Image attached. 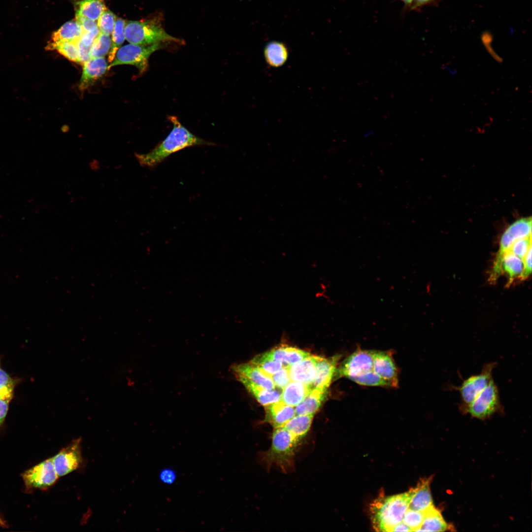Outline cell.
I'll return each instance as SVG.
<instances>
[{"label": "cell", "instance_id": "4", "mask_svg": "<svg viewBox=\"0 0 532 532\" xmlns=\"http://www.w3.org/2000/svg\"><path fill=\"white\" fill-rule=\"evenodd\" d=\"M163 21L160 14L140 21H128L125 27V38L131 44L144 46L166 42L184 44L182 39L166 32Z\"/></svg>", "mask_w": 532, "mask_h": 532}, {"label": "cell", "instance_id": "39", "mask_svg": "<svg viewBox=\"0 0 532 532\" xmlns=\"http://www.w3.org/2000/svg\"><path fill=\"white\" fill-rule=\"evenodd\" d=\"M523 271L519 278L521 280L527 279L532 272V247L529 250L523 260Z\"/></svg>", "mask_w": 532, "mask_h": 532}, {"label": "cell", "instance_id": "47", "mask_svg": "<svg viewBox=\"0 0 532 532\" xmlns=\"http://www.w3.org/2000/svg\"><path fill=\"white\" fill-rule=\"evenodd\" d=\"M0 526L2 527H4V528L7 527V525H6L5 521H3L0 517Z\"/></svg>", "mask_w": 532, "mask_h": 532}, {"label": "cell", "instance_id": "37", "mask_svg": "<svg viewBox=\"0 0 532 532\" xmlns=\"http://www.w3.org/2000/svg\"><path fill=\"white\" fill-rule=\"evenodd\" d=\"M271 377L275 387L282 390L291 382L288 366H283Z\"/></svg>", "mask_w": 532, "mask_h": 532}, {"label": "cell", "instance_id": "26", "mask_svg": "<svg viewBox=\"0 0 532 532\" xmlns=\"http://www.w3.org/2000/svg\"><path fill=\"white\" fill-rule=\"evenodd\" d=\"M264 55L269 66L279 67L286 62L288 51L287 47L283 43L272 41L266 45L264 50Z\"/></svg>", "mask_w": 532, "mask_h": 532}, {"label": "cell", "instance_id": "17", "mask_svg": "<svg viewBox=\"0 0 532 532\" xmlns=\"http://www.w3.org/2000/svg\"><path fill=\"white\" fill-rule=\"evenodd\" d=\"M432 477L421 479L414 487L409 509L425 512L433 506L430 489Z\"/></svg>", "mask_w": 532, "mask_h": 532}, {"label": "cell", "instance_id": "38", "mask_svg": "<svg viewBox=\"0 0 532 532\" xmlns=\"http://www.w3.org/2000/svg\"><path fill=\"white\" fill-rule=\"evenodd\" d=\"M76 20L80 25L83 32H93L99 29L95 20L82 16H76Z\"/></svg>", "mask_w": 532, "mask_h": 532}, {"label": "cell", "instance_id": "12", "mask_svg": "<svg viewBox=\"0 0 532 532\" xmlns=\"http://www.w3.org/2000/svg\"><path fill=\"white\" fill-rule=\"evenodd\" d=\"M373 370L390 387H397V369L390 354L386 352L372 351Z\"/></svg>", "mask_w": 532, "mask_h": 532}, {"label": "cell", "instance_id": "22", "mask_svg": "<svg viewBox=\"0 0 532 532\" xmlns=\"http://www.w3.org/2000/svg\"><path fill=\"white\" fill-rule=\"evenodd\" d=\"M311 388L309 385L291 381L282 390L280 400L295 407L303 399Z\"/></svg>", "mask_w": 532, "mask_h": 532}, {"label": "cell", "instance_id": "5", "mask_svg": "<svg viewBox=\"0 0 532 532\" xmlns=\"http://www.w3.org/2000/svg\"><path fill=\"white\" fill-rule=\"evenodd\" d=\"M532 237L531 217L522 218L510 225L502 233L499 242V247L490 272L489 280L492 283L495 282L502 274L500 262L504 254L516 240L525 237Z\"/></svg>", "mask_w": 532, "mask_h": 532}, {"label": "cell", "instance_id": "21", "mask_svg": "<svg viewBox=\"0 0 532 532\" xmlns=\"http://www.w3.org/2000/svg\"><path fill=\"white\" fill-rule=\"evenodd\" d=\"M326 392L318 388H312L303 399L295 406L296 415H314L321 406Z\"/></svg>", "mask_w": 532, "mask_h": 532}, {"label": "cell", "instance_id": "32", "mask_svg": "<svg viewBox=\"0 0 532 532\" xmlns=\"http://www.w3.org/2000/svg\"><path fill=\"white\" fill-rule=\"evenodd\" d=\"M111 45V39L110 35L100 32L91 46L90 59L104 57L108 54Z\"/></svg>", "mask_w": 532, "mask_h": 532}, {"label": "cell", "instance_id": "9", "mask_svg": "<svg viewBox=\"0 0 532 532\" xmlns=\"http://www.w3.org/2000/svg\"><path fill=\"white\" fill-rule=\"evenodd\" d=\"M372 371H374L372 351L359 350L342 362L336 374L337 378L345 377L354 381Z\"/></svg>", "mask_w": 532, "mask_h": 532}, {"label": "cell", "instance_id": "24", "mask_svg": "<svg viewBox=\"0 0 532 532\" xmlns=\"http://www.w3.org/2000/svg\"><path fill=\"white\" fill-rule=\"evenodd\" d=\"M449 528L441 512L433 505L424 512L423 523L418 532H444Z\"/></svg>", "mask_w": 532, "mask_h": 532}, {"label": "cell", "instance_id": "8", "mask_svg": "<svg viewBox=\"0 0 532 532\" xmlns=\"http://www.w3.org/2000/svg\"><path fill=\"white\" fill-rule=\"evenodd\" d=\"M496 365V362L486 363L484 364L479 373L472 375L465 379L459 386H451L452 389H454L459 392L461 401L459 407L461 412L467 406L493 379V371Z\"/></svg>", "mask_w": 532, "mask_h": 532}, {"label": "cell", "instance_id": "1", "mask_svg": "<svg viewBox=\"0 0 532 532\" xmlns=\"http://www.w3.org/2000/svg\"><path fill=\"white\" fill-rule=\"evenodd\" d=\"M168 119L173 124V128L166 138L147 153H135V157L141 166L154 168L171 154L184 148L215 144L191 133L176 117L170 116Z\"/></svg>", "mask_w": 532, "mask_h": 532}, {"label": "cell", "instance_id": "14", "mask_svg": "<svg viewBox=\"0 0 532 532\" xmlns=\"http://www.w3.org/2000/svg\"><path fill=\"white\" fill-rule=\"evenodd\" d=\"M316 356L310 355L303 360L288 366L291 381L311 385L316 373Z\"/></svg>", "mask_w": 532, "mask_h": 532}, {"label": "cell", "instance_id": "13", "mask_svg": "<svg viewBox=\"0 0 532 532\" xmlns=\"http://www.w3.org/2000/svg\"><path fill=\"white\" fill-rule=\"evenodd\" d=\"M338 358H325L316 357V373L311 388H316L327 391L336 371Z\"/></svg>", "mask_w": 532, "mask_h": 532}, {"label": "cell", "instance_id": "36", "mask_svg": "<svg viewBox=\"0 0 532 532\" xmlns=\"http://www.w3.org/2000/svg\"><path fill=\"white\" fill-rule=\"evenodd\" d=\"M532 247V237L519 239L514 241L507 251L515 254L523 261Z\"/></svg>", "mask_w": 532, "mask_h": 532}, {"label": "cell", "instance_id": "46", "mask_svg": "<svg viewBox=\"0 0 532 532\" xmlns=\"http://www.w3.org/2000/svg\"><path fill=\"white\" fill-rule=\"evenodd\" d=\"M401 0L406 6V8H411L412 5L413 0Z\"/></svg>", "mask_w": 532, "mask_h": 532}, {"label": "cell", "instance_id": "30", "mask_svg": "<svg viewBox=\"0 0 532 532\" xmlns=\"http://www.w3.org/2000/svg\"><path fill=\"white\" fill-rule=\"evenodd\" d=\"M126 21L121 18H117L112 33L111 45L108 53V62L109 64L113 61L117 51L120 48L125 38V27Z\"/></svg>", "mask_w": 532, "mask_h": 532}, {"label": "cell", "instance_id": "42", "mask_svg": "<svg viewBox=\"0 0 532 532\" xmlns=\"http://www.w3.org/2000/svg\"><path fill=\"white\" fill-rule=\"evenodd\" d=\"M161 480L165 483L170 484L174 482L176 479V474L171 469L166 468L161 471L160 473Z\"/></svg>", "mask_w": 532, "mask_h": 532}, {"label": "cell", "instance_id": "33", "mask_svg": "<svg viewBox=\"0 0 532 532\" xmlns=\"http://www.w3.org/2000/svg\"><path fill=\"white\" fill-rule=\"evenodd\" d=\"M15 383V381L0 367V398L11 400Z\"/></svg>", "mask_w": 532, "mask_h": 532}, {"label": "cell", "instance_id": "10", "mask_svg": "<svg viewBox=\"0 0 532 532\" xmlns=\"http://www.w3.org/2000/svg\"><path fill=\"white\" fill-rule=\"evenodd\" d=\"M58 477L52 458L42 461L22 474L27 490L47 489L54 484Z\"/></svg>", "mask_w": 532, "mask_h": 532}, {"label": "cell", "instance_id": "3", "mask_svg": "<svg viewBox=\"0 0 532 532\" xmlns=\"http://www.w3.org/2000/svg\"><path fill=\"white\" fill-rule=\"evenodd\" d=\"M301 441L284 426L274 428L269 448L260 454L261 463L267 470L276 467L284 473L292 472L296 451Z\"/></svg>", "mask_w": 532, "mask_h": 532}, {"label": "cell", "instance_id": "27", "mask_svg": "<svg viewBox=\"0 0 532 532\" xmlns=\"http://www.w3.org/2000/svg\"><path fill=\"white\" fill-rule=\"evenodd\" d=\"M76 16L97 20L106 9L104 0H80L76 3Z\"/></svg>", "mask_w": 532, "mask_h": 532}, {"label": "cell", "instance_id": "40", "mask_svg": "<svg viewBox=\"0 0 532 532\" xmlns=\"http://www.w3.org/2000/svg\"><path fill=\"white\" fill-rule=\"evenodd\" d=\"M100 33V31L99 29L93 32H84L82 33L79 38V40L84 45L88 47H91L95 39L97 38Z\"/></svg>", "mask_w": 532, "mask_h": 532}, {"label": "cell", "instance_id": "15", "mask_svg": "<svg viewBox=\"0 0 532 532\" xmlns=\"http://www.w3.org/2000/svg\"><path fill=\"white\" fill-rule=\"evenodd\" d=\"M264 421L273 428L284 426L295 415L294 406L286 404L281 400L265 406Z\"/></svg>", "mask_w": 532, "mask_h": 532}, {"label": "cell", "instance_id": "23", "mask_svg": "<svg viewBox=\"0 0 532 532\" xmlns=\"http://www.w3.org/2000/svg\"><path fill=\"white\" fill-rule=\"evenodd\" d=\"M523 266V261L515 254L509 251H506L504 254L500 262V268L501 274L504 273L508 277L507 287L515 279H519Z\"/></svg>", "mask_w": 532, "mask_h": 532}, {"label": "cell", "instance_id": "41", "mask_svg": "<svg viewBox=\"0 0 532 532\" xmlns=\"http://www.w3.org/2000/svg\"><path fill=\"white\" fill-rule=\"evenodd\" d=\"M77 45L80 64H83L90 59V52L91 47L84 45L79 39L77 41Z\"/></svg>", "mask_w": 532, "mask_h": 532}, {"label": "cell", "instance_id": "2", "mask_svg": "<svg viewBox=\"0 0 532 532\" xmlns=\"http://www.w3.org/2000/svg\"><path fill=\"white\" fill-rule=\"evenodd\" d=\"M413 493L414 487L405 493L391 496H386L381 492L370 505L374 529L377 532H390L402 522Z\"/></svg>", "mask_w": 532, "mask_h": 532}, {"label": "cell", "instance_id": "48", "mask_svg": "<svg viewBox=\"0 0 532 532\" xmlns=\"http://www.w3.org/2000/svg\"></svg>", "mask_w": 532, "mask_h": 532}, {"label": "cell", "instance_id": "44", "mask_svg": "<svg viewBox=\"0 0 532 532\" xmlns=\"http://www.w3.org/2000/svg\"><path fill=\"white\" fill-rule=\"evenodd\" d=\"M392 532H412L411 529L402 522L395 526Z\"/></svg>", "mask_w": 532, "mask_h": 532}, {"label": "cell", "instance_id": "11", "mask_svg": "<svg viewBox=\"0 0 532 532\" xmlns=\"http://www.w3.org/2000/svg\"><path fill=\"white\" fill-rule=\"evenodd\" d=\"M58 477L65 476L78 468L82 462L81 439L78 438L52 457Z\"/></svg>", "mask_w": 532, "mask_h": 532}, {"label": "cell", "instance_id": "43", "mask_svg": "<svg viewBox=\"0 0 532 532\" xmlns=\"http://www.w3.org/2000/svg\"><path fill=\"white\" fill-rule=\"evenodd\" d=\"M11 400L0 398V426L3 423L7 414Z\"/></svg>", "mask_w": 532, "mask_h": 532}, {"label": "cell", "instance_id": "34", "mask_svg": "<svg viewBox=\"0 0 532 532\" xmlns=\"http://www.w3.org/2000/svg\"><path fill=\"white\" fill-rule=\"evenodd\" d=\"M116 19L112 12L105 10L98 19L97 25L100 32L110 35L113 32Z\"/></svg>", "mask_w": 532, "mask_h": 532}, {"label": "cell", "instance_id": "31", "mask_svg": "<svg viewBox=\"0 0 532 532\" xmlns=\"http://www.w3.org/2000/svg\"><path fill=\"white\" fill-rule=\"evenodd\" d=\"M250 363L270 376L283 367L281 361L271 359L265 353L255 356Z\"/></svg>", "mask_w": 532, "mask_h": 532}, {"label": "cell", "instance_id": "18", "mask_svg": "<svg viewBox=\"0 0 532 532\" xmlns=\"http://www.w3.org/2000/svg\"><path fill=\"white\" fill-rule=\"evenodd\" d=\"M236 378L241 382L248 391L263 406H266L280 400V389L268 390L260 386L245 377L235 374Z\"/></svg>", "mask_w": 532, "mask_h": 532}, {"label": "cell", "instance_id": "16", "mask_svg": "<svg viewBox=\"0 0 532 532\" xmlns=\"http://www.w3.org/2000/svg\"><path fill=\"white\" fill-rule=\"evenodd\" d=\"M82 73L79 88L84 91L108 70V64L104 57L90 59L83 64Z\"/></svg>", "mask_w": 532, "mask_h": 532}, {"label": "cell", "instance_id": "25", "mask_svg": "<svg viewBox=\"0 0 532 532\" xmlns=\"http://www.w3.org/2000/svg\"><path fill=\"white\" fill-rule=\"evenodd\" d=\"M83 33L82 28L76 20L66 22L54 32L49 42L77 41Z\"/></svg>", "mask_w": 532, "mask_h": 532}, {"label": "cell", "instance_id": "28", "mask_svg": "<svg viewBox=\"0 0 532 532\" xmlns=\"http://www.w3.org/2000/svg\"><path fill=\"white\" fill-rule=\"evenodd\" d=\"M314 415H295L284 426L301 440L306 436L310 429Z\"/></svg>", "mask_w": 532, "mask_h": 532}, {"label": "cell", "instance_id": "29", "mask_svg": "<svg viewBox=\"0 0 532 532\" xmlns=\"http://www.w3.org/2000/svg\"><path fill=\"white\" fill-rule=\"evenodd\" d=\"M47 50H56L68 60L80 64L77 41L48 42Z\"/></svg>", "mask_w": 532, "mask_h": 532}, {"label": "cell", "instance_id": "19", "mask_svg": "<svg viewBox=\"0 0 532 532\" xmlns=\"http://www.w3.org/2000/svg\"><path fill=\"white\" fill-rule=\"evenodd\" d=\"M233 369L235 374L241 375L265 388L268 390L276 388L271 377L250 362L236 365Z\"/></svg>", "mask_w": 532, "mask_h": 532}, {"label": "cell", "instance_id": "7", "mask_svg": "<svg viewBox=\"0 0 532 532\" xmlns=\"http://www.w3.org/2000/svg\"><path fill=\"white\" fill-rule=\"evenodd\" d=\"M164 47V43L146 46L131 43L125 45L117 51L114 59L108 66V70L118 65H130L135 66L142 73L148 68L151 55Z\"/></svg>", "mask_w": 532, "mask_h": 532}, {"label": "cell", "instance_id": "45", "mask_svg": "<svg viewBox=\"0 0 532 532\" xmlns=\"http://www.w3.org/2000/svg\"><path fill=\"white\" fill-rule=\"evenodd\" d=\"M433 0H413L411 9H416L429 3Z\"/></svg>", "mask_w": 532, "mask_h": 532}, {"label": "cell", "instance_id": "20", "mask_svg": "<svg viewBox=\"0 0 532 532\" xmlns=\"http://www.w3.org/2000/svg\"><path fill=\"white\" fill-rule=\"evenodd\" d=\"M265 353L271 359L281 361L285 366L294 364L310 355L300 349L285 345L275 347Z\"/></svg>", "mask_w": 532, "mask_h": 532}, {"label": "cell", "instance_id": "35", "mask_svg": "<svg viewBox=\"0 0 532 532\" xmlns=\"http://www.w3.org/2000/svg\"><path fill=\"white\" fill-rule=\"evenodd\" d=\"M424 516V512L408 509L405 512L402 522L408 526L412 532H418L421 527Z\"/></svg>", "mask_w": 532, "mask_h": 532}, {"label": "cell", "instance_id": "6", "mask_svg": "<svg viewBox=\"0 0 532 532\" xmlns=\"http://www.w3.org/2000/svg\"><path fill=\"white\" fill-rule=\"evenodd\" d=\"M499 391L493 379L478 396L461 412L473 418L485 420L496 413H503Z\"/></svg>", "mask_w": 532, "mask_h": 532}]
</instances>
